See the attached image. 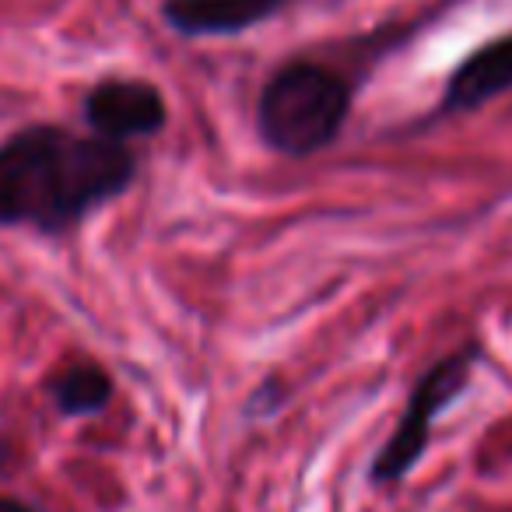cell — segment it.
I'll return each instance as SVG.
<instances>
[{"label":"cell","mask_w":512,"mask_h":512,"mask_svg":"<svg viewBox=\"0 0 512 512\" xmlns=\"http://www.w3.org/2000/svg\"><path fill=\"white\" fill-rule=\"evenodd\" d=\"M134 155L109 137L29 127L0 144V225L67 232L134 183Z\"/></svg>","instance_id":"1"},{"label":"cell","mask_w":512,"mask_h":512,"mask_svg":"<svg viewBox=\"0 0 512 512\" xmlns=\"http://www.w3.org/2000/svg\"><path fill=\"white\" fill-rule=\"evenodd\" d=\"M351 92L320 64H288L267 81L256 109L260 134L281 155H313L341 134Z\"/></svg>","instance_id":"2"},{"label":"cell","mask_w":512,"mask_h":512,"mask_svg":"<svg viewBox=\"0 0 512 512\" xmlns=\"http://www.w3.org/2000/svg\"><path fill=\"white\" fill-rule=\"evenodd\" d=\"M85 120L99 137L130 141L165 127V102L148 81H102L88 92Z\"/></svg>","instance_id":"4"},{"label":"cell","mask_w":512,"mask_h":512,"mask_svg":"<svg viewBox=\"0 0 512 512\" xmlns=\"http://www.w3.org/2000/svg\"><path fill=\"white\" fill-rule=\"evenodd\" d=\"M285 0H169L165 22L183 36H228L267 22Z\"/></svg>","instance_id":"5"},{"label":"cell","mask_w":512,"mask_h":512,"mask_svg":"<svg viewBox=\"0 0 512 512\" xmlns=\"http://www.w3.org/2000/svg\"><path fill=\"white\" fill-rule=\"evenodd\" d=\"M512 88V36L488 43L449 78L446 109H474Z\"/></svg>","instance_id":"6"},{"label":"cell","mask_w":512,"mask_h":512,"mask_svg":"<svg viewBox=\"0 0 512 512\" xmlns=\"http://www.w3.org/2000/svg\"><path fill=\"white\" fill-rule=\"evenodd\" d=\"M53 404L67 418H88L99 414L113 397V379L99 365H71L67 372H60L50 383Z\"/></svg>","instance_id":"7"},{"label":"cell","mask_w":512,"mask_h":512,"mask_svg":"<svg viewBox=\"0 0 512 512\" xmlns=\"http://www.w3.org/2000/svg\"><path fill=\"white\" fill-rule=\"evenodd\" d=\"M474 358H477L474 348H463V351H456V355L435 362L432 369L418 379L397 432H393L390 439H386V446L376 453L372 481L393 484L418 467L421 453H425V446H428L432 421L439 418V414L453 404V397H460V390L470 383V365H474Z\"/></svg>","instance_id":"3"},{"label":"cell","mask_w":512,"mask_h":512,"mask_svg":"<svg viewBox=\"0 0 512 512\" xmlns=\"http://www.w3.org/2000/svg\"><path fill=\"white\" fill-rule=\"evenodd\" d=\"M0 512H32L25 502H18V498H4L0 495Z\"/></svg>","instance_id":"8"}]
</instances>
